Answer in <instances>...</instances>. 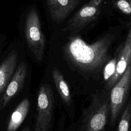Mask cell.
Here are the masks:
<instances>
[{
    "instance_id": "obj_5",
    "label": "cell",
    "mask_w": 131,
    "mask_h": 131,
    "mask_svg": "<svg viewBox=\"0 0 131 131\" xmlns=\"http://www.w3.org/2000/svg\"><path fill=\"white\" fill-rule=\"evenodd\" d=\"M131 86V62L126 71L110 91V122L113 125L127 100Z\"/></svg>"
},
{
    "instance_id": "obj_11",
    "label": "cell",
    "mask_w": 131,
    "mask_h": 131,
    "mask_svg": "<svg viewBox=\"0 0 131 131\" xmlns=\"http://www.w3.org/2000/svg\"><path fill=\"white\" fill-rule=\"evenodd\" d=\"M30 106L28 98H24L12 113L7 125V131H16L26 118Z\"/></svg>"
},
{
    "instance_id": "obj_8",
    "label": "cell",
    "mask_w": 131,
    "mask_h": 131,
    "mask_svg": "<svg viewBox=\"0 0 131 131\" xmlns=\"http://www.w3.org/2000/svg\"><path fill=\"white\" fill-rule=\"evenodd\" d=\"M27 74L26 64L21 62L0 99V113L23 87Z\"/></svg>"
},
{
    "instance_id": "obj_4",
    "label": "cell",
    "mask_w": 131,
    "mask_h": 131,
    "mask_svg": "<svg viewBox=\"0 0 131 131\" xmlns=\"http://www.w3.org/2000/svg\"><path fill=\"white\" fill-rule=\"evenodd\" d=\"M25 34L27 43L38 62L42 60L46 39L41 30L40 19L36 10L32 8L28 12L25 23Z\"/></svg>"
},
{
    "instance_id": "obj_13",
    "label": "cell",
    "mask_w": 131,
    "mask_h": 131,
    "mask_svg": "<svg viewBox=\"0 0 131 131\" xmlns=\"http://www.w3.org/2000/svg\"><path fill=\"white\" fill-rule=\"evenodd\" d=\"M131 123V97L127 103L121 117L117 131H128Z\"/></svg>"
},
{
    "instance_id": "obj_6",
    "label": "cell",
    "mask_w": 131,
    "mask_h": 131,
    "mask_svg": "<svg viewBox=\"0 0 131 131\" xmlns=\"http://www.w3.org/2000/svg\"><path fill=\"white\" fill-rule=\"evenodd\" d=\"M103 0H90L69 20L68 29L78 31L96 20L101 13Z\"/></svg>"
},
{
    "instance_id": "obj_15",
    "label": "cell",
    "mask_w": 131,
    "mask_h": 131,
    "mask_svg": "<svg viewBox=\"0 0 131 131\" xmlns=\"http://www.w3.org/2000/svg\"><path fill=\"white\" fill-rule=\"evenodd\" d=\"M113 5L122 13L129 16L131 22V0H116L113 2Z\"/></svg>"
},
{
    "instance_id": "obj_14",
    "label": "cell",
    "mask_w": 131,
    "mask_h": 131,
    "mask_svg": "<svg viewBox=\"0 0 131 131\" xmlns=\"http://www.w3.org/2000/svg\"><path fill=\"white\" fill-rule=\"evenodd\" d=\"M117 59V56L116 54H115L114 57L111 58V59L106 63L103 69L102 74L105 83L109 81L115 74Z\"/></svg>"
},
{
    "instance_id": "obj_3",
    "label": "cell",
    "mask_w": 131,
    "mask_h": 131,
    "mask_svg": "<svg viewBox=\"0 0 131 131\" xmlns=\"http://www.w3.org/2000/svg\"><path fill=\"white\" fill-rule=\"evenodd\" d=\"M54 98L50 85L42 84L37 94L34 131H49L52 123Z\"/></svg>"
},
{
    "instance_id": "obj_12",
    "label": "cell",
    "mask_w": 131,
    "mask_h": 131,
    "mask_svg": "<svg viewBox=\"0 0 131 131\" xmlns=\"http://www.w3.org/2000/svg\"><path fill=\"white\" fill-rule=\"evenodd\" d=\"M52 78L57 91L63 102L70 106L72 102L71 92L63 76L56 68H54L52 72Z\"/></svg>"
},
{
    "instance_id": "obj_10",
    "label": "cell",
    "mask_w": 131,
    "mask_h": 131,
    "mask_svg": "<svg viewBox=\"0 0 131 131\" xmlns=\"http://www.w3.org/2000/svg\"><path fill=\"white\" fill-rule=\"evenodd\" d=\"M17 53L13 50L0 64V95L4 92L16 69Z\"/></svg>"
},
{
    "instance_id": "obj_16",
    "label": "cell",
    "mask_w": 131,
    "mask_h": 131,
    "mask_svg": "<svg viewBox=\"0 0 131 131\" xmlns=\"http://www.w3.org/2000/svg\"><path fill=\"white\" fill-rule=\"evenodd\" d=\"M127 38L128 39L129 41V44H130V49H131V22H130V26L128 32V34L127 35Z\"/></svg>"
},
{
    "instance_id": "obj_17",
    "label": "cell",
    "mask_w": 131,
    "mask_h": 131,
    "mask_svg": "<svg viewBox=\"0 0 131 131\" xmlns=\"http://www.w3.org/2000/svg\"><path fill=\"white\" fill-rule=\"evenodd\" d=\"M21 131H30L29 127V126H26V127H25Z\"/></svg>"
},
{
    "instance_id": "obj_2",
    "label": "cell",
    "mask_w": 131,
    "mask_h": 131,
    "mask_svg": "<svg viewBox=\"0 0 131 131\" xmlns=\"http://www.w3.org/2000/svg\"><path fill=\"white\" fill-rule=\"evenodd\" d=\"M110 91L103 89L92 94L89 105L82 112L80 131H104L110 120Z\"/></svg>"
},
{
    "instance_id": "obj_7",
    "label": "cell",
    "mask_w": 131,
    "mask_h": 131,
    "mask_svg": "<svg viewBox=\"0 0 131 131\" xmlns=\"http://www.w3.org/2000/svg\"><path fill=\"white\" fill-rule=\"evenodd\" d=\"M116 54L117 56L115 74L112 78L105 83L104 89L111 90L120 80L131 62V49L127 38L118 48Z\"/></svg>"
},
{
    "instance_id": "obj_9",
    "label": "cell",
    "mask_w": 131,
    "mask_h": 131,
    "mask_svg": "<svg viewBox=\"0 0 131 131\" xmlns=\"http://www.w3.org/2000/svg\"><path fill=\"white\" fill-rule=\"evenodd\" d=\"M80 0H47L51 17L57 24H60L79 4Z\"/></svg>"
},
{
    "instance_id": "obj_1",
    "label": "cell",
    "mask_w": 131,
    "mask_h": 131,
    "mask_svg": "<svg viewBox=\"0 0 131 131\" xmlns=\"http://www.w3.org/2000/svg\"><path fill=\"white\" fill-rule=\"evenodd\" d=\"M115 38L113 34H108L88 44L80 36H73L64 46V55L77 71L95 78L111 59L108 52Z\"/></svg>"
}]
</instances>
